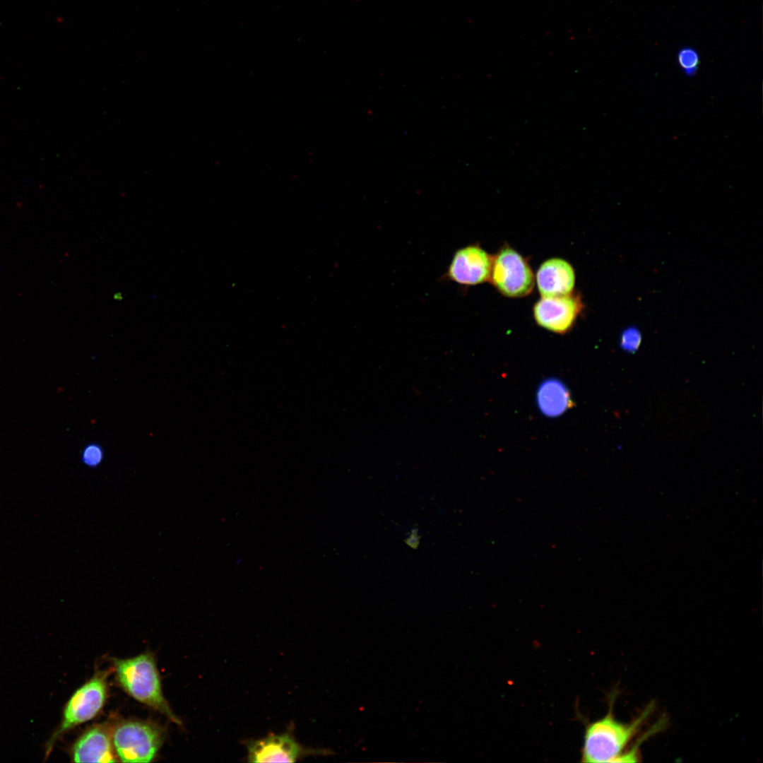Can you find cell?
<instances>
[{
	"instance_id": "obj_8",
	"label": "cell",
	"mask_w": 763,
	"mask_h": 763,
	"mask_svg": "<svg viewBox=\"0 0 763 763\" xmlns=\"http://www.w3.org/2000/svg\"><path fill=\"white\" fill-rule=\"evenodd\" d=\"M246 746L249 762H295L308 755L326 752L305 748L288 732L249 740Z\"/></svg>"
},
{
	"instance_id": "obj_11",
	"label": "cell",
	"mask_w": 763,
	"mask_h": 763,
	"mask_svg": "<svg viewBox=\"0 0 763 763\" xmlns=\"http://www.w3.org/2000/svg\"><path fill=\"white\" fill-rule=\"evenodd\" d=\"M537 402L540 411L548 417H557L572 406L570 393L560 381L550 379L538 387Z\"/></svg>"
},
{
	"instance_id": "obj_10",
	"label": "cell",
	"mask_w": 763,
	"mask_h": 763,
	"mask_svg": "<svg viewBox=\"0 0 763 763\" xmlns=\"http://www.w3.org/2000/svg\"><path fill=\"white\" fill-rule=\"evenodd\" d=\"M536 280L541 297L565 295L573 292L575 273L568 261L552 258L540 266Z\"/></svg>"
},
{
	"instance_id": "obj_14",
	"label": "cell",
	"mask_w": 763,
	"mask_h": 763,
	"mask_svg": "<svg viewBox=\"0 0 763 763\" xmlns=\"http://www.w3.org/2000/svg\"><path fill=\"white\" fill-rule=\"evenodd\" d=\"M640 336L632 329L627 330L622 336V346L629 351L636 350L640 343Z\"/></svg>"
},
{
	"instance_id": "obj_9",
	"label": "cell",
	"mask_w": 763,
	"mask_h": 763,
	"mask_svg": "<svg viewBox=\"0 0 763 763\" xmlns=\"http://www.w3.org/2000/svg\"><path fill=\"white\" fill-rule=\"evenodd\" d=\"M112 730V718L87 728L71 747V761L74 762H119L113 746Z\"/></svg>"
},
{
	"instance_id": "obj_4",
	"label": "cell",
	"mask_w": 763,
	"mask_h": 763,
	"mask_svg": "<svg viewBox=\"0 0 763 763\" xmlns=\"http://www.w3.org/2000/svg\"><path fill=\"white\" fill-rule=\"evenodd\" d=\"M112 738L122 762H150L159 753L165 730L149 720L112 717Z\"/></svg>"
},
{
	"instance_id": "obj_3",
	"label": "cell",
	"mask_w": 763,
	"mask_h": 763,
	"mask_svg": "<svg viewBox=\"0 0 763 763\" xmlns=\"http://www.w3.org/2000/svg\"><path fill=\"white\" fill-rule=\"evenodd\" d=\"M112 672V668L96 669L93 676L73 693L64 707L59 726L46 743V757L66 733L101 712L107 700L108 678Z\"/></svg>"
},
{
	"instance_id": "obj_5",
	"label": "cell",
	"mask_w": 763,
	"mask_h": 763,
	"mask_svg": "<svg viewBox=\"0 0 763 763\" xmlns=\"http://www.w3.org/2000/svg\"><path fill=\"white\" fill-rule=\"evenodd\" d=\"M489 281L502 295L521 297L531 292L535 278L527 261L515 249L507 246L493 256Z\"/></svg>"
},
{
	"instance_id": "obj_7",
	"label": "cell",
	"mask_w": 763,
	"mask_h": 763,
	"mask_svg": "<svg viewBox=\"0 0 763 763\" xmlns=\"http://www.w3.org/2000/svg\"><path fill=\"white\" fill-rule=\"evenodd\" d=\"M583 307L581 296L576 293L541 297L533 307V317L540 326L563 334L573 327Z\"/></svg>"
},
{
	"instance_id": "obj_2",
	"label": "cell",
	"mask_w": 763,
	"mask_h": 763,
	"mask_svg": "<svg viewBox=\"0 0 763 763\" xmlns=\"http://www.w3.org/2000/svg\"><path fill=\"white\" fill-rule=\"evenodd\" d=\"M650 711L646 710L630 723L618 721L611 709L603 718L587 724L581 750V761L615 762L638 733Z\"/></svg>"
},
{
	"instance_id": "obj_15",
	"label": "cell",
	"mask_w": 763,
	"mask_h": 763,
	"mask_svg": "<svg viewBox=\"0 0 763 763\" xmlns=\"http://www.w3.org/2000/svg\"><path fill=\"white\" fill-rule=\"evenodd\" d=\"M114 298L117 300H121L122 299V293L119 292V293L114 294Z\"/></svg>"
},
{
	"instance_id": "obj_1",
	"label": "cell",
	"mask_w": 763,
	"mask_h": 763,
	"mask_svg": "<svg viewBox=\"0 0 763 763\" xmlns=\"http://www.w3.org/2000/svg\"><path fill=\"white\" fill-rule=\"evenodd\" d=\"M110 662L117 684L127 694L160 713L174 723L182 725L165 698L160 675L153 653L145 652L126 658H111Z\"/></svg>"
},
{
	"instance_id": "obj_12",
	"label": "cell",
	"mask_w": 763,
	"mask_h": 763,
	"mask_svg": "<svg viewBox=\"0 0 763 763\" xmlns=\"http://www.w3.org/2000/svg\"><path fill=\"white\" fill-rule=\"evenodd\" d=\"M678 66L687 76H694L699 66L700 58L698 52L692 47H683L678 52Z\"/></svg>"
},
{
	"instance_id": "obj_6",
	"label": "cell",
	"mask_w": 763,
	"mask_h": 763,
	"mask_svg": "<svg viewBox=\"0 0 763 763\" xmlns=\"http://www.w3.org/2000/svg\"><path fill=\"white\" fill-rule=\"evenodd\" d=\"M493 256L478 244L457 249L442 278L468 287L489 281Z\"/></svg>"
},
{
	"instance_id": "obj_13",
	"label": "cell",
	"mask_w": 763,
	"mask_h": 763,
	"mask_svg": "<svg viewBox=\"0 0 763 763\" xmlns=\"http://www.w3.org/2000/svg\"><path fill=\"white\" fill-rule=\"evenodd\" d=\"M104 456L102 446L97 443L91 442L83 448L81 453V461L86 467L95 468L102 463Z\"/></svg>"
}]
</instances>
